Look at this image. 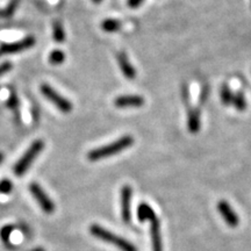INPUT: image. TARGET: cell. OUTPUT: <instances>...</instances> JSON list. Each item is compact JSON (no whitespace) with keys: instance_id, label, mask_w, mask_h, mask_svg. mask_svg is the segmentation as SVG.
<instances>
[{"instance_id":"27","label":"cell","mask_w":251,"mask_h":251,"mask_svg":"<svg viewBox=\"0 0 251 251\" xmlns=\"http://www.w3.org/2000/svg\"><path fill=\"white\" fill-rule=\"evenodd\" d=\"M94 4H100V2H102V0H92Z\"/></svg>"},{"instance_id":"15","label":"cell","mask_w":251,"mask_h":251,"mask_svg":"<svg viewBox=\"0 0 251 251\" xmlns=\"http://www.w3.org/2000/svg\"><path fill=\"white\" fill-rule=\"evenodd\" d=\"M67 39V34H65L63 25L59 21H55L52 25V40L57 43H63Z\"/></svg>"},{"instance_id":"18","label":"cell","mask_w":251,"mask_h":251,"mask_svg":"<svg viewBox=\"0 0 251 251\" xmlns=\"http://www.w3.org/2000/svg\"><path fill=\"white\" fill-rule=\"evenodd\" d=\"M220 97H221V101L225 106H229L230 103H233V92H231L230 87H229L227 84H224L221 87V93H220Z\"/></svg>"},{"instance_id":"22","label":"cell","mask_w":251,"mask_h":251,"mask_svg":"<svg viewBox=\"0 0 251 251\" xmlns=\"http://www.w3.org/2000/svg\"><path fill=\"white\" fill-rule=\"evenodd\" d=\"M7 106L9 108L12 109H17L18 106H19V99L18 97L15 96V94H11V97L7 99Z\"/></svg>"},{"instance_id":"13","label":"cell","mask_w":251,"mask_h":251,"mask_svg":"<svg viewBox=\"0 0 251 251\" xmlns=\"http://www.w3.org/2000/svg\"><path fill=\"white\" fill-rule=\"evenodd\" d=\"M137 218L141 222L146 221V220H150V221H153V220L157 219L155 215V212L152 211V208L150 207L148 203L142 202L137 208Z\"/></svg>"},{"instance_id":"24","label":"cell","mask_w":251,"mask_h":251,"mask_svg":"<svg viewBox=\"0 0 251 251\" xmlns=\"http://www.w3.org/2000/svg\"><path fill=\"white\" fill-rule=\"evenodd\" d=\"M143 1L144 0H127V5L130 8H137L143 4Z\"/></svg>"},{"instance_id":"23","label":"cell","mask_w":251,"mask_h":251,"mask_svg":"<svg viewBox=\"0 0 251 251\" xmlns=\"http://www.w3.org/2000/svg\"><path fill=\"white\" fill-rule=\"evenodd\" d=\"M12 68H13V64L11 62H4L2 64H0V77L11 71Z\"/></svg>"},{"instance_id":"19","label":"cell","mask_w":251,"mask_h":251,"mask_svg":"<svg viewBox=\"0 0 251 251\" xmlns=\"http://www.w3.org/2000/svg\"><path fill=\"white\" fill-rule=\"evenodd\" d=\"M233 105L235 106V108H236L237 111L241 112H243L244 109L247 108V100L242 91H238V92L234 96Z\"/></svg>"},{"instance_id":"26","label":"cell","mask_w":251,"mask_h":251,"mask_svg":"<svg viewBox=\"0 0 251 251\" xmlns=\"http://www.w3.org/2000/svg\"><path fill=\"white\" fill-rule=\"evenodd\" d=\"M30 251H45V249H43V248H35V249H33Z\"/></svg>"},{"instance_id":"3","label":"cell","mask_w":251,"mask_h":251,"mask_svg":"<svg viewBox=\"0 0 251 251\" xmlns=\"http://www.w3.org/2000/svg\"><path fill=\"white\" fill-rule=\"evenodd\" d=\"M43 149H45V142H43V140L37 139L34 141L29 146V148L26 150V152L21 156V158L15 163L13 169L15 176L21 177V176L26 174V171L30 168V165L35 161L36 157L42 152Z\"/></svg>"},{"instance_id":"8","label":"cell","mask_w":251,"mask_h":251,"mask_svg":"<svg viewBox=\"0 0 251 251\" xmlns=\"http://www.w3.org/2000/svg\"><path fill=\"white\" fill-rule=\"evenodd\" d=\"M218 209L220 212V214L222 215V218L225 219V221L227 222V225L229 227L235 228L238 226V218L236 215V213L233 208H231L230 205L225 200H221L218 203Z\"/></svg>"},{"instance_id":"2","label":"cell","mask_w":251,"mask_h":251,"mask_svg":"<svg viewBox=\"0 0 251 251\" xmlns=\"http://www.w3.org/2000/svg\"><path fill=\"white\" fill-rule=\"evenodd\" d=\"M90 233L92 236L99 238V240L103 241V242L113 244V246L119 248L121 251H137L136 247L134 244H131L129 241H127L124 237L118 236V235L107 230V229L102 228L101 226L92 225L90 227Z\"/></svg>"},{"instance_id":"16","label":"cell","mask_w":251,"mask_h":251,"mask_svg":"<svg viewBox=\"0 0 251 251\" xmlns=\"http://www.w3.org/2000/svg\"><path fill=\"white\" fill-rule=\"evenodd\" d=\"M19 5H20V0H9L7 6L0 11V18H2V19L11 18L12 15L15 13V11L18 9Z\"/></svg>"},{"instance_id":"7","label":"cell","mask_w":251,"mask_h":251,"mask_svg":"<svg viewBox=\"0 0 251 251\" xmlns=\"http://www.w3.org/2000/svg\"><path fill=\"white\" fill-rule=\"evenodd\" d=\"M121 218L125 224H129L131 220V196L133 188L129 185H125L121 188Z\"/></svg>"},{"instance_id":"5","label":"cell","mask_w":251,"mask_h":251,"mask_svg":"<svg viewBox=\"0 0 251 251\" xmlns=\"http://www.w3.org/2000/svg\"><path fill=\"white\" fill-rule=\"evenodd\" d=\"M29 191L43 212H46L47 214H51L55 211V203L52 202V200L50 199L48 194L45 192V190L39 184L31 183L29 185Z\"/></svg>"},{"instance_id":"11","label":"cell","mask_w":251,"mask_h":251,"mask_svg":"<svg viewBox=\"0 0 251 251\" xmlns=\"http://www.w3.org/2000/svg\"><path fill=\"white\" fill-rule=\"evenodd\" d=\"M188 130L192 134H197L200 129V112L198 108H188L187 113Z\"/></svg>"},{"instance_id":"12","label":"cell","mask_w":251,"mask_h":251,"mask_svg":"<svg viewBox=\"0 0 251 251\" xmlns=\"http://www.w3.org/2000/svg\"><path fill=\"white\" fill-rule=\"evenodd\" d=\"M151 240H152V250L163 251L162 238H161V227H159V220L155 219L151 222Z\"/></svg>"},{"instance_id":"6","label":"cell","mask_w":251,"mask_h":251,"mask_svg":"<svg viewBox=\"0 0 251 251\" xmlns=\"http://www.w3.org/2000/svg\"><path fill=\"white\" fill-rule=\"evenodd\" d=\"M36 40L34 36H26L23 40L17 41V42H11V43H4V45L0 46V56L8 55V54H17V52L25 51L33 48L35 46Z\"/></svg>"},{"instance_id":"1","label":"cell","mask_w":251,"mask_h":251,"mask_svg":"<svg viewBox=\"0 0 251 251\" xmlns=\"http://www.w3.org/2000/svg\"><path fill=\"white\" fill-rule=\"evenodd\" d=\"M133 144L134 137L130 136V135H125V136L120 137V139L114 141V142L91 150V151L87 153V158H89V161L91 162L101 161V159L107 158L109 156H114L119 152L124 151V150L133 146Z\"/></svg>"},{"instance_id":"14","label":"cell","mask_w":251,"mask_h":251,"mask_svg":"<svg viewBox=\"0 0 251 251\" xmlns=\"http://www.w3.org/2000/svg\"><path fill=\"white\" fill-rule=\"evenodd\" d=\"M100 27L106 33H117L121 29L122 24L119 20H115V19H106L100 24Z\"/></svg>"},{"instance_id":"17","label":"cell","mask_w":251,"mask_h":251,"mask_svg":"<svg viewBox=\"0 0 251 251\" xmlns=\"http://www.w3.org/2000/svg\"><path fill=\"white\" fill-rule=\"evenodd\" d=\"M48 61L52 65H61L65 61V54L61 49H54L49 54Z\"/></svg>"},{"instance_id":"21","label":"cell","mask_w":251,"mask_h":251,"mask_svg":"<svg viewBox=\"0 0 251 251\" xmlns=\"http://www.w3.org/2000/svg\"><path fill=\"white\" fill-rule=\"evenodd\" d=\"M13 191V183L9 179L0 180V193L9 194Z\"/></svg>"},{"instance_id":"9","label":"cell","mask_w":251,"mask_h":251,"mask_svg":"<svg viewBox=\"0 0 251 251\" xmlns=\"http://www.w3.org/2000/svg\"><path fill=\"white\" fill-rule=\"evenodd\" d=\"M115 107H141L144 105V98L141 96H120L114 100Z\"/></svg>"},{"instance_id":"4","label":"cell","mask_w":251,"mask_h":251,"mask_svg":"<svg viewBox=\"0 0 251 251\" xmlns=\"http://www.w3.org/2000/svg\"><path fill=\"white\" fill-rule=\"evenodd\" d=\"M40 91L46 99H48L52 105L56 106V107H57L62 113H64V114H69V113L72 111V108H74L70 100L65 98V97L61 96V94H59L54 87L50 86L49 84L43 83L42 85L40 86Z\"/></svg>"},{"instance_id":"20","label":"cell","mask_w":251,"mask_h":251,"mask_svg":"<svg viewBox=\"0 0 251 251\" xmlns=\"http://www.w3.org/2000/svg\"><path fill=\"white\" fill-rule=\"evenodd\" d=\"M13 230H14V226H11V225H6L0 229V237H1V240L4 241V243L6 244L8 243V240L9 237H11V234Z\"/></svg>"},{"instance_id":"25","label":"cell","mask_w":251,"mask_h":251,"mask_svg":"<svg viewBox=\"0 0 251 251\" xmlns=\"http://www.w3.org/2000/svg\"><path fill=\"white\" fill-rule=\"evenodd\" d=\"M2 161H4V153L0 152V164H1Z\"/></svg>"},{"instance_id":"10","label":"cell","mask_w":251,"mask_h":251,"mask_svg":"<svg viewBox=\"0 0 251 251\" xmlns=\"http://www.w3.org/2000/svg\"><path fill=\"white\" fill-rule=\"evenodd\" d=\"M117 59H118V63H119V67H120L122 74H124V76L127 78V79H130V80L135 79V77H136V71H135L134 67L131 65L129 59H128L127 54H126V52H124V51L118 52Z\"/></svg>"}]
</instances>
